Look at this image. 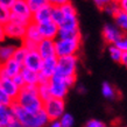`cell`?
I'll list each match as a JSON object with an SVG mask.
<instances>
[{"mask_svg": "<svg viewBox=\"0 0 127 127\" xmlns=\"http://www.w3.org/2000/svg\"><path fill=\"white\" fill-rule=\"evenodd\" d=\"M119 6H120V11L127 13V0H120Z\"/></svg>", "mask_w": 127, "mask_h": 127, "instance_id": "40", "label": "cell"}, {"mask_svg": "<svg viewBox=\"0 0 127 127\" xmlns=\"http://www.w3.org/2000/svg\"><path fill=\"white\" fill-rule=\"evenodd\" d=\"M53 8L54 5L51 4V1H48L43 7H41L39 11L33 13L32 16V22L40 25V23H44L48 21H51V14H53Z\"/></svg>", "mask_w": 127, "mask_h": 127, "instance_id": "13", "label": "cell"}, {"mask_svg": "<svg viewBox=\"0 0 127 127\" xmlns=\"http://www.w3.org/2000/svg\"><path fill=\"white\" fill-rule=\"evenodd\" d=\"M22 64L16 62L14 58L9 60L8 62H6L5 64L0 65V75H1V78H13L15 77L16 75L21 73V70H22Z\"/></svg>", "mask_w": 127, "mask_h": 127, "instance_id": "10", "label": "cell"}, {"mask_svg": "<svg viewBox=\"0 0 127 127\" xmlns=\"http://www.w3.org/2000/svg\"><path fill=\"white\" fill-rule=\"evenodd\" d=\"M32 16H33V13L26 0L14 1L13 7L11 8V21L27 27L32 22Z\"/></svg>", "mask_w": 127, "mask_h": 127, "instance_id": "3", "label": "cell"}, {"mask_svg": "<svg viewBox=\"0 0 127 127\" xmlns=\"http://www.w3.org/2000/svg\"><path fill=\"white\" fill-rule=\"evenodd\" d=\"M13 81H14V83H15L18 86H19L20 89H22L25 85H26V83H25V79H23L22 75L21 73H19V75H16L15 77L13 78Z\"/></svg>", "mask_w": 127, "mask_h": 127, "instance_id": "36", "label": "cell"}, {"mask_svg": "<svg viewBox=\"0 0 127 127\" xmlns=\"http://www.w3.org/2000/svg\"><path fill=\"white\" fill-rule=\"evenodd\" d=\"M25 40H29V41H33V42L40 43L42 41V36L39 32V27L34 22H31L26 28V36H25Z\"/></svg>", "mask_w": 127, "mask_h": 127, "instance_id": "18", "label": "cell"}, {"mask_svg": "<svg viewBox=\"0 0 127 127\" xmlns=\"http://www.w3.org/2000/svg\"><path fill=\"white\" fill-rule=\"evenodd\" d=\"M60 40H78L82 39V35L79 31H61L58 32V37Z\"/></svg>", "mask_w": 127, "mask_h": 127, "instance_id": "22", "label": "cell"}, {"mask_svg": "<svg viewBox=\"0 0 127 127\" xmlns=\"http://www.w3.org/2000/svg\"><path fill=\"white\" fill-rule=\"evenodd\" d=\"M120 63L127 68V53H124V54H123V57H121V61H120Z\"/></svg>", "mask_w": 127, "mask_h": 127, "instance_id": "43", "label": "cell"}, {"mask_svg": "<svg viewBox=\"0 0 127 127\" xmlns=\"http://www.w3.org/2000/svg\"><path fill=\"white\" fill-rule=\"evenodd\" d=\"M6 39V33H5V26L0 23V44H2Z\"/></svg>", "mask_w": 127, "mask_h": 127, "instance_id": "38", "label": "cell"}, {"mask_svg": "<svg viewBox=\"0 0 127 127\" xmlns=\"http://www.w3.org/2000/svg\"><path fill=\"white\" fill-rule=\"evenodd\" d=\"M77 91L79 93H85V92H86V89H85L84 85H79V86L77 88Z\"/></svg>", "mask_w": 127, "mask_h": 127, "instance_id": "44", "label": "cell"}, {"mask_svg": "<svg viewBox=\"0 0 127 127\" xmlns=\"http://www.w3.org/2000/svg\"><path fill=\"white\" fill-rule=\"evenodd\" d=\"M114 19V25L123 32L124 34H127V13L120 11L119 13H117Z\"/></svg>", "mask_w": 127, "mask_h": 127, "instance_id": "21", "label": "cell"}, {"mask_svg": "<svg viewBox=\"0 0 127 127\" xmlns=\"http://www.w3.org/2000/svg\"><path fill=\"white\" fill-rule=\"evenodd\" d=\"M7 127H25V126H23L21 123H19V121H18L16 119H14L11 124H9V125H8Z\"/></svg>", "mask_w": 127, "mask_h": 127, "instance_id": "41", "label": "cell"}, {"mask_svg": "<svg viewBox=\"0 0 127 127\" xmlns=\"http://www.w3.org/2000/svg\"><path fill=\"white\" fill-rule=\"evenodd\" d=\"M107 50H108V54H110V57H111L114 62H120L121 61V57H123L124 53L116 46V44L108 46Z\"/></svg>", "mask_w": 127, "mask_h": 127, "instance_id": "26", "label": "cell"}, {"mask_svg": "<svg viewBox=\"0 0 127 127\" xmlns=\"http://www.w3.org/2000/svg\"><path fill=\"white\" fill-rule=\"evenodd\" d=\"M57 69V57L46 58L42 62V66L40 70V84L49 83V81L56 75Z\"/></svg>", "mask_w": 127, "mask_h": 127, "instance_id": "7", "label": "cell"}, {"mask_svg": "<svg viewBox=\"0 0 127 127\" xmlns=\"http://www.w3.org/2000/svg\"><path fill=\"white\" fill-rule=\"evenodd\" d=\"M27 2L29 8H31L32 13H35L36 11H39L41 7H43L48 1L47 0H27Z\"/></svg>", "mask_w": 127, "mask_h": 127, "instance_id": "30", "label": "cell"}, {"mask_svg": "<svg viewBox=\"0 0 127 127\" xmlns=\"http://www.w3.org/2000/svg\"><path fill=\"white\" fill-rule=\"evenodd\" d=\"M21 75H22L23 79H25L26 85H34V86H37V85L40 84V73L39 72L22 68Z\"/></svg>", "mask_w": 127, "mask_h": 127, "instance_id": "19", "label": "cell"}, {"mask_svg": "<svg viewBox=\"0 0 127 127\" xmlns=\"http://www.w3.org/2000/svg\"><path fill=\"white\" fill-rule=\"evenodd\" d=\"M21 44H22L28 51H34V50H37V44H39V43L29 41V40H23Z\"/></svg>", "mask_w": 127, "mask_h": 127, "instance_id": "34", "label": "cell"}, {"mask_svg": "<svg viewBox=\"0 0 127 127\" xmlns=\"http://www.w3.org/2000/svg\"><path fill=\"white\" fill-rule=\"evenodd\" d=\"M37 92H39L40 98L43 100V103L48 101L49 99H51V93H50L49 89V83H44V84H39L37 85Z\"/></svg>", "mask_w": 127, "mask_h": 127, "instance_id": "23", "label": "cell"}, {"mask_svg": "<svg viewBox=\"0 0 127 127\" xmlns=\"http://www.w3.org/2000/svg\"><path fill=\"white\" fill-rule=\"evenodd\" d=\"M103 11H104L105 13H107L108 15H111V16H113V18H114L117 13H119V12H120L119 1H108Z\"/></svg>", "mask_w": 127, "mask_h": 127, "instance_id": "25", "label": "cell"}, {"mask_svg": "<svg viewBox=\"0 0 127 127\" xmlns=\"http://www.w3.org/2000/svg\"><path fill=\"white\" fill-rule=\"evenodd\" d=\"M1 81H2V78H1V75H0V84H1Z\"/></svg>", "mask_w": 127, "mask_h": 127, "instance_id": "45", "label": "cell"}, {"mask_svg": "<svg viewBox=\"0 0 127 127\" xmlns=\"http://www.w3.org/2000/svg\"><path fill=\"white\" fill-rule=\"evenodd\" d=\"M84 127H108L105 123L98 119H90L88 123L85 124Z\"/></svg>", "mask_w": 127, "mask_h": 127, "instance_id": "33", "label": "cell"}, {"mask_svg": "<svg viewBox=\"0 0 127 127\" xmlns=\"http://www.w3.org/2000/svg\"><path fill=\"white\" fill-rule=\"evenodd\" d=\"M26 26L15 23L13 21H9L8 23L5 25V33H6V37L14 40H20L23 41L25 36H26Z\"/></svg>", "mask_w": 127, "mask_h": 127, "instance_id": "11", "label": "cell"}, {"mask_svg": "<svg viewBox=\"0 0 127 127\" xmlns=\"http://www.w3.org/2000/svg\"><path fill=\"white\" fill-rule=\"evenodd\" d=\"M81 41L78 40H55L56 46V56L66 57V56H77V53L81 48Z\"/></svg>", "mask_w": 127, "mask_h": 127, "instance_id": "5", "label": "cell"}, {"mask_svg": "<svg viewBox=\"0 0 127 127\" xmlns=\"http://www.w3.org/2000/svg\"><path fill=\"white\" fill-rule=\"evenodd\" d=\"M14 120L12 108L8 106H0V126L7 127Z\"/></svg>", "mask_w": 127, "mask_h": 127, "instance_id": "20", "label": "cell"}, {"mask_svg": "<svg viewBox=\"0 0 127 127\" xmlns=\"http://www.w3.org/2000/svg\"><path fill=\"white\" fill-rule=\"evenodd\" d=\"M42 62H43V58L40 56V54L37 53V50L28 51L27 56H26L25 61H23L22 66L25 68V69L40 72L41 66H42Z\"/></svg>", "mask_w": 127, "mask_h": 127, "instance_id": "14", "label": "cell"}, {"mask_svg": "<svg viewBox=\"0 0 127 127\" xmlns=\"http://www.w3.org/2000/svg\"><path fill=\"white\" fill-rule=\"evenodd\" d=\"M126 34H124L114 23H106L103 28V39L108 46L116 44Z\"/></svg>", "mask_w": 127, "mask_h": 127, "instance_id": "9", "label": "cell"}, {"mask_svg": "<svg viewBox=\"0 0 127 127\" xmlns=\"http://www.w3.org/2000/svg\"><path fill=\"white\" fill-rule=\"evenodd\" d=\"M63 19H64V15H63V13H62L61 7L57 6V5H54L53 14H51V21H54L56 25H58V27H60V25L63 22Z\"/></svg>", "mask_w": 127, "mask_h": 127, "instance_id": "27", "label": "cell"}, {"mask_svg": "<svg viewBox=\"0 0 127 127\" xmlns=\"http://www.w3.org/2000/svg\"><path fill=\"white\" fill-rule=\"evenodd\" d=\"M14 1L15 0H0V4L5 6L6 8H8V9H11L13 7V5H14Z\"/></svg>", "mask_w": 127, "mask_h": 127, "instance_id": "37", "label": "cell"}, {"mask_svg": "<svg viewBox=\"0 0 127 127\" xmlns=\"http://www.w3.org/2000/svg\"><path fill=\"white\" fill-rule=\"evenodd\" d=\"M0 127H4V126H0Z\"/></svg>", "mask_w": 127, "mask_h": 127, "instance_id": "46", "label": "cell"}, {"mask_svg": "<svg viewBox=\"0 0 127 127\" xmlns=\"http://www.w3.org/2000/svg\"><path fill=\"white\" fill-rule=\"evenodd\" d=\"M37 27H39V32L43 40H54V41L57 40L60 27L54 21L40 23V25H37Z\"/></svg>", "mask_w": 127, "mask_h": 127, "instance_id": "12", "label": "cell"}, {"mask_svg": "<svg viewBox=\"0 0 127 127\" xmlns=\"http://www.w3.org/2000/svg\"><path fill=\"white\" fill-rule=\"evenodd\" d=\"M16 50V46L13 44H0V65L5 64L6 62L13 58Z\"/></svg>", "mask_w": 127, "mask_h": 127, "instance_id": "17", "label": "cell"}, {"mask_svg": "<svg viewBox=\"0 0 127 127\" xmlns=\"http://www.w3.org/2000/svg\"><path fill=\"white\" fill-rule=\"evenodd\" d=\"M78 57L77 56H66V57H57V69L56 75L58 77L68 78L75 77L77 72Z\"/></svg>", "mask_w": 127, "mask_h": 127, "instance_id": "4", "label": "cell"}, {"mask_svg": "<svg viewBox=\"0 0 127 127\" xmlns=\"http://www.w3.org/2000/svg\"><path fill=\"white\" fill-rule=\"evenodd\" d=\"M27 54H28V50L21 44V46L16 47V50H15V53H14L13 58H14L16 62H19V63L23 64V61H25V58H26Z\"/></svg>", "mask_w": 127, "mask_h": 127, "instance_id": "28", "label": "cell"}, {"mask_svg": "<svg viewBox=\"0 0 127 127\" xmlns=\"http://www.w3.org/2000/svg\"><path fill=\"white\" fill-rule=\"evenodd\" d=\"M43 111L46 112L47 117L49 118L50 121L60 120L62 116L65 113V103L64 99H57V98H51L43 105Z\"/></svg>", "mask_w": 127, "mask_h": 127, "instance_id": "6", "label": "cell"}, {"mask_svg": "<svg viewBox=\"0 0 127 127\" xmlns=\"http://www.w3.org/2000/svg\"><path fill=\"white\" fill-rule=\"evenodd\" d=\"M15 103L25 110L33 113L43 111V105H44L43 100L39 96L37 86L34 85H25L15 99Z\"/></svg>", "mask_w": 127, "mask_h": 127, "instance_id": "2", "label": "cell"}, {"mask_svg": "<svg viewBox=\"0 0 127 127\" xmlns=\"http://www.w3.org/2000/svg\"><path fill=\"white\" fill-rule=\"evenodd\" d=\"M9 21H11V9H8L0 4V23L5 26Z\"/></svg>", "mask_w": 127, "mask_h": 127, "instance_id": "29", "label": "cell"}, {"mask_svg": "<svg viewBox=\"0 0 127 127\" xmlns=\"http://www.w3.org/2000/svg\"><path fill=\"white\" fill-rule=\"evenodd\" d=\"M108 2V0H95V5L97 7H99L100 9H104V7L106 6V4Z\"/></svg>", "mask_w": 127, "mask_h": 127, "instance_id": "39", "label": "cell"}, {"mask_svg": "<svg viewBox=\"0 0 127 127\" xmlns=\"http://www.w3.org/2000/svg\"><path fill=\"white\" fill-rule=\"evenodd\" d=\"M48 127H62V125L60 123V120H55V121H50Z\"/></svg>", "mask_w": 127, "mask_h": 127, "instance_id": "42", "label": "cell"}, {"mask_svg": "<svg viewBox=\"0 0 127 127\" xmlns=\"http://www.w3.org/2000/svg\"><path fill=\"white\" fill-rule=\"evenodd\" d=\"M0 86H1V89L4 90L5 92L7 93L8 97H9L13 101H15V99L18 98V96H19L20 91H21V89H20L19 86L14 83V81L11 79V78H2Z\"/></svg>", "mask_w": 127, "mask_h": 127, "instance_id": "16", "label": "cell"}, {"mask_svg": "<svg viewBox=\"0 0 127 127\" xmlns=\"http://www.w3.org/2000/svg\"><path fill=\"white\" fill-rule=\"evenodd\" d=\"M13 103L14 101L8 97V95L0 86V106H8V107H11L13 105Z\"/></svg>", "mask_w": 127, "mask_h": 127, "instance_id": "31", "label": "cell"}, {"mask_svg": "<svg viewBox=\"0 0 127 127\" xmlns=\"http://www.w3.org/2000/svg\"><path fill=\"white\" fill-rule=\"evenodd\" d=\"M11 108L14 119L21 123L25 127H46L50 123L49 118L47 117L44 111L33 113V112H29L23 107H21L15 101L13 103Z\"/></svg>", "mask_w": 127, "mask_h": 127, "instance_id": "1", "label": "cell"}, {"mask_svg": "<svg viewBox=\"0 0 127 127\" xmlns=\"http://www.w3.org/2000/svg\"><path fill=\"white\" fill-rule=\"evenodd\" d=\"M37 53L40 56L46 60V58L57 57L56 56V46H55L54 40H42L37 44Z\"/></svg>", "mask_w": 127, "mask_h": 127, "instance_id": "15", "label": "cell"}, {"mask_svg": "<svg viewBox=\"0 0 127 127\" xmlns=\"http://www.w3.org/2000/svg\"><path fill=\"white\" fill-rule=\"evenodd\" d=\"M101 93L107 99H114L117 96V90L108 82H104L101 85Z\"/></svg>", "mask_w": 127, "mask_h": 127, "instance_id": "24", "label": "cell"}, {"mask_svg": "<svg viewBox=\"0 0 127 127\" xmlns=\"http://www.w3.org/2000/svg\"><path fill=\"white\" fill-rule=\"evenodd\" d=\"M60 123H61L62 127H72L75 120H73V117L70 113H64L60 119Z\"/></svg>", "mask_w": 127, "mask_h": 127, "instance_id": "32", "label": "cell"}, {"mask_svg": "<svg viewBox=\"0 0 127 127\" xmlns=\"http://www.w3.org/2000/svg\"><path fill=\"white\" fill-rule=\"evenodd\" d=\"M116 46L118 47L123 53H127V34L124 36L123 39H120L119 41L116 43Z\"/></svg>", "mask_w": 127, "mask_h": 127, "instance_id": "35", "label": "cell"}, {"mask_svg": "<svg viewBox=\"0 0 127 127\" xmlns=\"http://www.w3.org/2000/svg\"><path fill=\"white\" fill-rule=\"evenodd\" d=\"M49 89H50V93H51L53 98L64 99V97L66 96V93H68L70 88L66 85L64 78L58 77V76H54L49 81Z\"/></svg>", "mask_w": 127, "mask_h": 127, "instance_id": "8", "label": "cell"}]
</instances>
